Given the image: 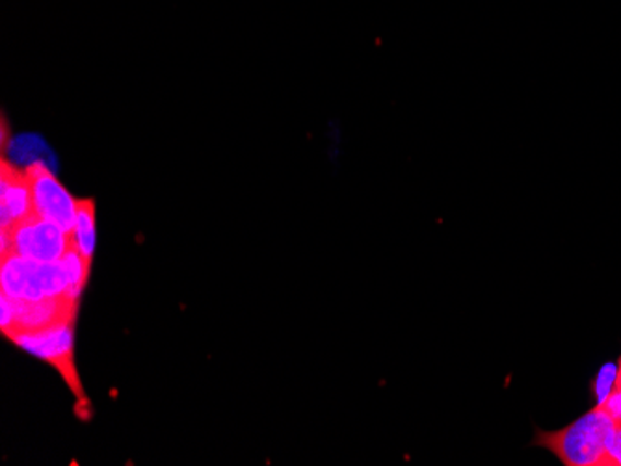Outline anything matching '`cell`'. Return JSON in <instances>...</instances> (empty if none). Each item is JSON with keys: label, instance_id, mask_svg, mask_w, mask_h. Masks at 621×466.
Returning <instances> with one entry per match:
<instances>
[{"label": "cell", "instance_id": "1", "mask_svg": "<svg viewBox=\"0 0 621 466\" xmlns=\"http://www.w3.org/2000/svg\"><path fill=\"white\" fill-rule=\"evenodd\" d=\"M616 422L596 405L559 431H538L536 446L546 447L565 466H609V439Z\"/></svg>", "mask_w": 621, "mask_h": 466}, {"label": "cell", "instance_id": "2", "mask_svg": "<svg viewBox=\"0 0 621 466\" xmlns=\"http://www.w3.org/2000/svg\"><path fill=\"white\" fill-rule=\"evenodd\" d=\"M75 322H63L52 325L49 330L38 333H21L10 338L15 346L25 349L28 354L49 362L62 375L66 385L71 389L77 398L84 402L86 394L82 391L81 378L75 365Z\"/></svg>", "mask_w": 621, "mask_h": 466}, {"label": "cell", "instance_id": "3", "mask_svg": "<svg viewBox=\"0 0 621 466\" xmlns=\"http://www.w3.org/2000/svg\"><path fill=\"white\" fill-rule=\"evenodd\" d=\"M25 169L28 179H31L34 214L38 218L58 225L63 232H68L69 237H73L79 200H75L66 190L62 182L58 181L57 175L49 166L34 164L31 168Z\"/></svg>", "mask_w": 621, "mask_h": 466}, {"label": "cell", "instance_id": "4", "mask_svg": "<svg viewBox=\"0 0 621 466\" xmlns=\"http://www.w3.org/2000/svg\"><path fill=\"white\" fill-rule=\"evenodd\" d=\"M15 253L36 262H57L73 246V237L58 225L32 216L12 230Z\"/></svg>", "mask_w": 621, "mask_h": 466}, {"label": "cell", "instance_id": "5", "mask_svg": "<svg viewBox=\"0 0 621 466\" xmlns=\"http://www.w3.org/2000/svg\"><path fill=\"white\" fill-rule=\"evenodd\" d=\"M34 214L32 187L25 168L2 158L0 164V229L12 232Z\"/></svg>", "mask_w": 621, "mask_h": 466}, {"label": "cell", "instance_id": "6", "mask_svg": "<svg viewBox=\"0 0 621 466\" xmlns=\"http://www.w3.org/2000/svg\"><path fill=\"white\" fill-rule=\"evenodd\" d=\"M79 303L66 296L45 298L39 301H21L15 299V320L8 331L7 338L21 333H38L63 322H75Z\"/></svg>", "mask_w": 621, "mask_h": 466}, {"label": "cell", "instance_id": "7", "mask_svg": "<svg viewBox=\"0 0 621 466\" xmlns=\"http://www.w3.org/2000/svg\"><path fill=\"white\" fill-rule=\"evenodd\" d=\"M38 266L39 262L17 255V253L2 259V264H0L2 292L8 294L10 298L25 301Z\"/></svg>", "mask_w": 621, "mask_h": 466}, {"label": "cell", "instance_id": "8", "mask_svg": "<svg viewBox=\"0 0 621 466\" xmlns=\"http://www.w3.org/2000/svg\"><path fill=\"white\" fill-rule=\"evenodd\" d=\"M4 150L10 155V163L17 164L21 168H31L34 164H45L49 168H55L57 164V156L50 151L47 142L36 134L13 138Z\"/></svg>", "mask_w": 621, "mask_h": 466}, {"label": "cell", "instance_id": "9", "mask_svg": "<svg viewBox=\"0 0 621 466\" xmlns=\"http://www.w3.org/2000/svg\"><path fill=\"white\" fill-rule=\"evenodd\" d=\"M97 218H95V201L79 200L77 212L75 230H73V246L81 253L87 267H92L95 256V243H97Z\"/></svg>", "mask_w": 621, "mask_h": 466}, {"label": "cell", "instance_id": "10", "mask_svg": "<svg viewBox=\"0 0 621 466\" xmlns=\"http://www.w3.org/2000/svg\"><path fill=\"white\" fill-rule=\"evenodd\" d=\"M616 375H618V365H605L597 373L596 381L591 383V392L596 396V405H601L609 398L610 392L616 386Z\"/></svg>", "mask_w": 621, "mask_h": 466}, {"label": "cell", "instance_id": "11", "mask_svg": "<svg viewBox=\"0 0 621 466\" xmlns=\"http://www.w3.org/2000/svg\"><path fill=\"white\" fill-rule=\"evenodd\" d=\"M607 452H609V466H621V422H616Z\"/></svg>", "mask_w": 621, "mask_h": 466}, {"label": "cell", "instance_id": "12", "mask_svg": "<svg viewBox=\"0 0 621 466\" xmlns=\"http://www.w3.org/2000/svg\"><path fill=\"white\" fill-rule=\"evenodd\" d=\"M599 407L607 410L614 422H621V389L614 386L609 394V398L605 399Z\"/></svg>", "mask_w": 621, "mask_h": 466}, {"label": "cell", "instance_id": "13", "mask_svg": "<svg viewBox=\"0 0 621 466\" xmlns=\"http://www.w3.org/2000/svg\"><path fill=\"white\" fill-rule=\"evenodd\" d=\"M616 386L621 389V357L620 361H618V375H616Z\"/></svg>", "mask_w": 621, "mask_h": 466}]
</instances>
